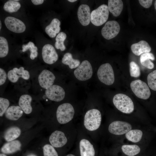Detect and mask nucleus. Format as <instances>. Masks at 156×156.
<instances>
[{
	"label": "nucleus",
	"mask_w": 156,
	"mask_h": 156,
	"mask_svg": "<svg viewBox=\"0 0 156 156\" xmlns=\"http://www.w3.org/2000/svg\"><path fill=\"white\" fill-rule=\"evenodd\" d=\"M8 78L11 82L15 83L18 80L19 78L27 80L30 77L29 72L24 69L23 67L19 68L16 67L13 68L9 70L7 73Z\"/></svg>",
	"instance_id": "14"
},
{
	"label": "nucleus",
	"mask_w": 156,
	"mask_h": 156,
	"mask_svg": "<svg viewBox=\"0 0 156 156\" xmlns=\"http://www.w3.org/2000/svg\"><path fill=\"white\" fill-rule=\"evenodd\" d=\"M101 121V115L100 111L96 109H92L86 113L84 117V125L88 130L94 131L99 128Z\"/></svg>",
	"instance_id": "2"
},
{
	"label": "nucleus",
	"mask_w": 156,
	"mask_h": 156,
	"mask_svg": "<svg viewBox=\"0 0 156 156\" xmlns=\"http://www.w3.org/2000/svg\"><path fill=\"white\" fill-rule=\"evenodd\" d=\"M8 78L7 74L5 70L2 68H0V85H3L6 82Z\"/></svg>",
	"instance_id": "37"
},
{
	"label": "nucleus",
	"mask_w": 156,
	"mask_h": 156,
	"mask_svg": "<svg viewBox=\"0 0 156 156\" xmlns=\"http://www.w3.org/2000/svg\"><path fill=\"white\" fill-rule=\"evenodd\" d=\"M32 100L31 96L28 94H23L20 97L19 106L26 114H29L32 112V108L31 105Z\"/></svg>",
	"instance_id": "19"
},
{
	"label": "nucleus",
	"mask_w": 156,
	"mask_h": 156,
	"mask_svg": "<svg viewBox=\"0 0 156 156\" xmlns=\"http://www.w3.org/2000/svg\"><path fill=\"white\" fill-rule=\"evenodd\" d=\"M21 144L18 140H14L5 144L2 147L1 151L5 154H12L20 150Z\"/></svg>",
	"instance_id": "23"
},
{
	"label": "nucleus",
	"mask_w": 156,
	"mask_h": 156,
	"mask_svg": "<svg viewBox=\"0 0 156 156\" xmlns=\"http://www.w3.org/2000/svg\"><path fill=\"white\" fill-rule=\"evenodd\" d=\"M66 156H75L73 154H69L67 155Z\"/></svg>",
	"instance_id": "41"
},
{
	"label": "nucleus",
	"mask_w": 156,
	"mask_h": 156,
	"mask_svg": "<svg viewBox=\"0 0 156 156\" xmlns=\"http://www.w3.org/2000/svg\"><path fill=\"white\" fill-rule=\"evenodd\" d=\"M23 111L19 106L12 105L9 107L5 113L7 119L12 120H16L22 116Z\"/></svg>",
	"instance_id": "20"
},
{
	"label": "nucleus",
	"mask_w": 156,
	"mask_h": 156,
	"mask_svg": "<svg viewBox=\"0 0 156 156\" xmlns=\"http://www.w3.org/2000/svg\"><path fill=\"white\" fill-rule=\"evenodd\" d=\"M10 102L6 98L1 97L0 98V116H3L7 109L9 107Z\"/></svg>",
	"instance_id": "35"
},
{
	"label": "nucleus",
	"mask_w": 156,
	"mask_h": 156,
	"mask_svg": "<svg viewBox=\"0 0 156 156\" xmlns=\"http://www.w3.org/2000/svg\"><path fill=\"white\" fill-rule=\"evenodd\" d=\"M45 94L46 96L49 99L56 102L62 100L65 95L64 89L57 85H53L45 90Z\"/></svg>",
	"instance_id": "10"
},
{
	"label": "nucleus",
	"mask_w": 156,
	"mask_h": 156,
	"mask_svg": "<svg viewBox=\"0 0 156 156\" xmlns=\"http://www.w3.org/2000/svg\"><path fill=\"white\" fill-rule=\"evenodd\" d=\"M131 48L133 53L137 56H139L144 53L150 52L151 49L148 43L144 40L132 44Z\"/></svg>",
	"instance_id": "17"
},
{
	"label": "nucleus",
	"mask_w": 156,
	"mask_h": 156,
	"mask_svg": "<svg viewBox=\"0 0 156 156\" xmlns=\"http://www.w3.org/2000/svg\"><path fill=\"white\" fill-rule=\"evenodd\" d=\"M66 38V35L64 32H61L59 33L55 38L56 42L55 46L57 49H60L61 51H64L66 49V47L64 42Z\"/></svg>",
	"instance_id": "30"
},
{
	"label": "nucleus",
	"mask_w": 156,
	"mask_h": 156,
	"mask_svg": "<svg viewBox=\"0 0 156 156\" xmlns=\"http://www.w3.org/2000/svg\"><path fill=\"white\" fill-rule=\"evenodd\" d=\"M21 130L17 127H12L7 129L4 134L5 140L8 142L14 140L20 135Z\"/></svg>",
	"instance_id": "24"
},
{
	"label": "nucleus",
	"mask_w": 156,
	"mask_h": 156,
	"mask_svg": "<svg viewBox=\"0 0 156 156\" xmlns=\"http://www.w3.org/2000/svg\"><path fill=\"white\" fill-rule=\"evenodd\" d=\"M55 79V77L53 73L47 69L42 70L38 77L39 85L45 90L53 85Z\"/></svg>",
	"instance_id": "13"
},
{
	"label": "nucleus",
	"mask_w": 156,
	"mask_h": 156,
	"mask_svg": "<svg viewBox=\"0 0 156 156\" xmlns=\"http://www.w3.org/2000/svg\"><path fill=\"white\" fill-rule=\"evenodd\" d=\"M109 10L108 6L103 4L91 12L90 21L94 25L101 26L107 21L109 16Z\"/></svg>",
	"instance_id": "4"
},
{
	"label": "nucleus",
	"mask_w": 156,
	"mask_h": 156,
	"mask_svg": "<svg viewBox=\"0 0 156 156\" xmlns=\"http://www.w3.org/2000/svg\"><path fill=\"white\" fill-rule=\"evenodd\" d=\"M49 141L53 147L60 148L67 143V139L63 132L57 130L51 133L49 138Z\"/></svg>",
	"instance_id": "16"
},
{
	"label": "nucleus",
	"mask_w": 156,
	"mask_h": 156,
	"mask_svg": "<svg viewBox=\"0 0 156 156\" xmlns=\"http://www.w3.org/2000/svg\"><path fill=\"white\" fill-rule=\"evenodd\" d=\"M75 77L79 80L86 81L92 77L93 70L92 66L88 60L83 61L74 72Z\"/></svg>",
	"instance_id": "7"
},
{
	"label": "nucleus",
	"mask_w": 156,
	"mask_h": 156,
	"mask_svg": "<svg viewBox=\"0 0 156 156\" xmlns=\"http://www.w3.org/2000/svg\"><path fill=\"white\" fill-rule=\"evenodd\" d=\"M132 125L130 123L125 121H115L109 125L108 130L111 133L116 135L125 134L132 129Z\"/></svg>",
	"instance_id": "9"
},
{
	"label": "nucleus",
	"mask_w": 156,
	"mask_h": 156,
	"mask_svg": "<svg viewBox=\"0 0 156 156\" xmlns=\"http://www.w3.org/2000/svg\"><path fill=\"white\" fill-rule=\"evenodd\" d=\"M129 72L131 77H137L140 75V70L138 64L134 61L131 62L129 64Z\"/></svg>",
	"instance_id": "32"
},
{
	"label": "nucleus",
	"mask_w": 156,
	"mask_h": 156,
	"mask_svg": "<svg viewBox=\"0 0 156 156\" xmlns=\"http://www.w3.org/2000/svg\"><path fill=\"white\" fill-rule=\"evenodd\" d=\"M123 152L128 156H134L139 153L140 148L136 144L124 145L121 147Z\"/></svg>",
	"instance_id": "28"
},
{
	"label": "nucleus",
	"mask_w": 156,
	"mask_h": 156,
	"mask_svg": "<svg viewBox=\"0 0 156 156\" xmlns=\"http://www.w3.org/2000/svg\"><path fill=\"white\" fill-rule=\"evenodd\" d=\"M43 152L44 156H58L54 148L50 144H47L44 146Z\"/></svg>",
	"instance_id": "34"
},
{
	"label": "nucleus",
	"mask_w": 156,
	"mask_h": 156,
	"mask_svg": "<svg viewBox=\"0 0 156 156\" xmlns=\"http://www.w3.org/2000/svg\"><path fill=\"white\" fill-rule=\"evenodd\" d=\"M0 156H7L4 154L1 153L0 154Z\"/></svg>",
	"instance_id": "42"
},
{
	"label": "nucleus",
	"mask_w": 156,
	"mask_h": 156,
	"mask_svg": "<svg viewBox=\"0 0 156 156\" xmlns=\"http://www.w3.org/2000/svg\"><path fill=\"white\" fill-rule=\"evenodd\" d=\"M20 3L14 0H10L7 1L4 4L3 8L6 12L12 13L16 12L20 8Z\"/></svg>",
	"instance_id": "29"
},
{
	"label": "nucleus",
	"mask_w": 156,
	"mask_h": 156,
	"mask_svg": "<svg viewBox=\"0 0 156 156\" xmlns=\"http://www.w3.org/2000/svg\"><path fill=\"white\" fill-rule=\"evenodd\" d=\"M75 110L73 106L69 103L60 105L56 111V117L58 122L61 124H65L73 118Z\"/></svg>",
	"instance_id": "3"
},
{
	"label": "nucleus",
	"mask_w": 156,
	"mask_h": 156,
	"mask_svg": "<svg viewBox=\"0 0 156 156\" xmlns=\"http://www.w3.org/2000/svg\"><path fill=\"white\" fill-rule=\"evenodd\" d=\"M27 156H36L34 155H28Z\"/></svg>",
	"instance_id": "45"
},
{
	"label": "nucleus",
	"mask_w": 156,
	"mask_h": 156,
	"mask_svg": "<svg viewBox=\"0 0 156 156\" xmlns=\"http://www.w3.org/2000/svg\"><path fill=\"white\" fill-rule=\"evenodd\" d=\"M147 80L148 86L152 90L156 91V70L148 74Z\"/></svg>",
	"instance_id": "33"
},
{
	"label": "nucleus",
	"mask_w": 156,
	"mask_h": 156,
	"mask_svg": "<svg viewBox=\"0 0 156 156\" xmlns=\"http://www.w3.org/2000/svg\"><path fill=\"white\" fill-rule=\"evenodd\" d=\"M143 135L142 131L139 129H131L125 134V137L129 141L137 143L141 140Z\"/></svg>",
	"instance_id": "27"
},
{
	"label": "nucleus",
	"mask_w": 156,
	"mask_h": 156,
	"mask_svg": "<svg viewBox=\"0 0 156 156\" xmlns=\"http://www.w3.org/2000/svg\"><path fill=\"white\" fill-rule=\"evenodd\" d=\"M81 156H94L95 152L93 145L87 140L83 139L79 142Z\"/></svg>",
	"instance_id": "18"
},
{
	"label": "nucleus",
	"mask_w": 156,
	"mask_h": 156,
	"mask_svg": "<svg viewBox=\"0 0 156 156\" xmlns=\"http://www.w3.org/2000/svg\"><path fill=\"white\" fill-rule=\"evenodd\" d=\"M138 1L142 6L147 8L151 7L153 1L152 0H139Z\"/></svg>",
	"instance_id": "38"
},
{
	"label": "nucleus",
	"mask_w": 156,
	"mask_h": 156,
	"mask_svg": "<svg viewBox=\"0 0 156 156\" xmlns=\"http://www.w3.org/2000/svg\"><path fill=\"white\" fill-rule=\"evenodd\" d=\"M31 2L35 5H37L43 3L44 1L43 0H32Z\"/></svg>",
	"instance_id": "39"
},
{
	"label": "nucleus",
	"mask_w": 156,
	"mask_h": 156,
	"mask_svg": "<svg viewBox=\"0 0 156 156\" xmlns=\"http://www.w3.org/2000/svg\"><path fill=\"white\" fill-rule=\"evenodd\" d=\"M9 51V47L7 40L4 37H0V57L6 56Z\"/></svg>",
	"instance_id": "31"
},
{
	"label": "nucleus",
	"mask_w": 156,
	"mask_h": 156,
	"mask_svg": "<svg viewBox=\"0 0 156 156\" xmlns=\"http://www.w3.org/2000/svg\"><path fill=\"white\" fill-rule=\"evenodd\" d=\"M91 13L88 5L82 4L78 8L77 14L79 21L83 26L88 25L90 21Z\"/></svg>",
	"instance_id": "15"
},
{
	"label": "nucleus",
	"mask_w": 156,
	"mask_h": 156,
	"mask_svg": "<svg viewBox=\"0 0 156 156\" xmlns=\"http://www.w3.org/2000/svg\"><path fill=\"white\" fill-rule=\"evenodd\" d=\"M5 26L10 31L17 33L24 32L26 26L24 23L20 20L12 16H8L4 21Z\"/></svg>",
	"instance_id": "11"
},
{
	"label": "nucleus",
	"mask_w": 156,
	"mask_h": 156,
	"mask_svg": "<svg viewBox=\"0 0 156 156\" xmlns=\"http://www.w3.org/2000/svg\"><path fill=\"white\" fill-rule=\"evenodd\" d=\"M60 22L58 19L55 18H53L50 23L46 27L45 31L46 33L50 38L55 37L60 30Z\"/></svg>",
	"instance_id": "21"
},
{
	"label": "nucleus",
	"mask_w": 156,
	"mask_h": 156,
	"mask_svg": "<svg viewBox=\"0 0 156 156\" xmlns=\"http://www.w3.org/2000/svg\"><path fill=\"white\" fill-rule=\"evenodd\" d=\"M130 87L134 94L139 98L146 100L150 96L151 92L148 86L141 80L132 81L130 83Z\"/></svg>",
	"instance_id": "6"
},
{
	"label": "nucleus",
	"mask_w": 156,
	"mask_h": 156,
	"mask_svg": "<svg viewBox=\"0 0 156 156\" xmlns=\"http://www.w3.org/2000/svg\"><path fill=\"white\" fill-rule=\"evenodd\" d=\"M1 21H0V30H1Z\"/></svg>",
	"instance_id": "44"
},
{
	"label": "nucleus",
	"mask_w": 156,
	"mask_h": 156,
	"mask_svg": "<svg viewBox=\"0 0 156 156\" xmlns=\"http://www.w3.org/2000/svg\"><path fill=\"white\" fill-rule=\"evenodd\" d=\"M154 60L155 57L154 55L151 53H146L141 55L140 57V62L144 66L149 69L153 68L154 66V64L150 60Z\"/></svg>",
	"instance_id": "25"
},
{
	"label": "nucleus",
	"mask_w": 156,
	"mask_h": 156,
	"mask_svg": "<svg viewBox=\"0 0 156 156\" xmlns=\"http://www.w3.org/2000/svg\"><path fill=\"white\" fill-rule=\"evenodd\" d=\"M62 62L64 64L68 65L71 69L77 68L80 64V61L73 58L72 54L70 53H67L64 55Z\"/></svg>",
	"instance_id": "26"
},
{
	"label": "nucleus",
	"mask_w": 156,
	"mask_h": 156,
	"mask_svg": "<svg viewBox=\"0 0 156 156\" xmlns=\"http://www.w3.org/2000/svg\"><path fill=\"white\" fill-rule=\"evenodd\" d=\"M68 1L71 2H74L77 1V0H68Z\"/></svg>",
	"instance_id": "40"
},
{
	"label": "nucleus",
	"mask_w": 156,
	"mask_h": 156,
	"mask_svg": "<svg viewBox=\"0 0 156 156\" xmlns=\"http://www.w3.org/2000/svg\"><path fill=\"white\" fill-rule=\"evenodd\" d=\"M113 102L116 108L123 113L129 114L134 111L133 101L129 96L125 94H116L113 98Z\"/></svg>",
	"instance_id": "1"
},
{
	"label": "nucleus",
	"mask_w": 156,
	"mask_h": 156,
	"mask_svg": "<svg viewBox=\"0 0 156 156\" xmlns=\"http://www.w3.org/2000/svg\"><path fill=\"white\" fill-rule=\"evenodd\" d=\"M42 54L43 60L48 64H52L58 59V55L55 49L49 44H46L43 47Z\"/></svg>",
	"instance_id": "12"
},
{
	"label": "nucleus",
	"mask_w": 156,
	"mask_h": 156,
	"mask_svg": "<svg viewBox=\"0 0 156 156\" xmlns=\"http://www.w3.org/2000/svg\"><path fill=\"white\" fill-rule=\"evenodd\" d=\"M97 75L99 80L107 85H111L114 81L115 77L113 68L109 63L102 64L99 68Z\"/></svg>",
	"instance_id": "5"
},
{
	"label": "nucleus",
	"mask_w": 156,
	"mask_h": 156,
	"mask_svg": "<svg viewBox=\"0 0 156 156\" xmlns=\"http://www.w3.org/2000/svg\"><path fill=\"white\" fill-rule=\"evenodd\" d=\"M154 6H155V9L156 10V0L155 1V2Z\"/></svg>",
	"instance_id": "43"
},
{
	"label": "nucleus",
	"mask_w": 156,
	"mask_h": 156,
	"mask_svg": "<svg viewBox=\"0 0 156 156\" xmlns=\"http://www.w3.org/2000/svg\"><path fill=\"white\" fill-rule=\"evenodd\" d=\"M120 30V26L116 21H109L102 28L101 33L103 36L107 40H110L116 36Z\"/></svg>",
	"instance_id": "8"
},
{
	"label": "nucleus",
	"mask_w": 156,
	"mask_h": 156,
	"mask_svg": "<svg viewBox=\"0 0 156 156\" xmlns=\"http://www.w3.org/2000/svg\"><path fill=\"white\" fill-rule=\"evenodd\" d=\"M22 51L25 52L29 49L30 54L33 53L37 51L38 48L35 46L34 44L31 42H29L27 44L23 45L22 46Z\"/></svg>",
	"instance_id": "36"
},
{
	"label": "nucleus",
	"mask_w": 156,
	"mask_h": 156,
	"mask_svg": "<svg viewBox=\"0 0 156 156\" xmlns=\"http://www.w3.org/2000/svg\"><path fill=\"white\" fill-rule=\"evenodd\" d=\"M108 7L109 11L113 16L117 17L122 12L123 5L121 0H109Z\"/></svg>",
	"instance_id": "22"
}]
</instances>
